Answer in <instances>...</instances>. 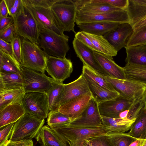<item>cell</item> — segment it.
I'll list each match as a JSON object with an SVG mask.
<instances>
[{"label": "cell", "mask_w": 146, "mask_h": 146, "mask_svg": "<svg viewBox=\"0 0 146 146\" xmlns=\"http://www.w3.org/2000/svg\"><path fill=\"white\" fill-rule=\"evenodd\" d=\"M15 123H12L0 128V146H3L10 138Z\"/></svg>", "instance_id": "obj_41"}, {"label": "cell", "mask_w": 146, "mask_h": 146, "mask_svg": "<svg viewBox=\"0 0 146 146\" xmlns=\"http://www.w3.org/2000/svg\"><path fill=\"white\" fill-rule=\"evenodd\" d=\"M136 101L127 99L120 95L113 99L98 104L101 116L119 118V113L128 109Z\"/></svg>", "instance_id": "obj_15"}, {"label": "cell", "mask_w": 146, "mask_h": 146, "mask_svg": "<svg viewBox=\"0 0 146 146\" xmlns=\"http://www.w3.org/2000/svg\"><path fill=\"white\" fill-rule=\"evenodd\" d=\"M54 131L62 146H69L68 143L65 139L60 135L55 130Z\"/></svg>", "instance_id": "obj_53"}, {"label": "cell", "mask_w": 146, "mask_h": 146, "mask_svg": "<svg viewBox=\"0 0 146 146\" xmlns=\"http://www.w3.org/2000/svg\"><path fill=\"white\" fill-rule=\"evenodd\" d=\"M25 92L23 88L0 91V110L11 104L22 105Z\"/></svg>", "instance_id": "obj_24"}, {"label": "cell", "mask_w": 146, "mask_h": 146, "mask_svg": "<svg viewBox=\"0 0 146 146\" xmlns=\"http://www.w3.org/2000/svg\"><path fill=\"white\" fill-rule=\"evenodd\" d=\"M124 47L127 54L126 65L146 64V44Z\"/></svg>", "instance_id": "obj_23"}, {"label": "cell", "mask_w": 146, "mask_h": 146, "mask_svg": "<svg viewBox=\"0 0 146 146\" xmlns=\"http://www.w3.org/2000/svg\"><path fill=\"white\" fill-rule=\"evenodd\" d=\"M50 8L64 31H72L75 34L77 10L73 0H57Z\"/></svg>", "instance_id": "obj_6"}, {"label": "cell", "mask_w": 146, "mask_h": 146, "mask_svg": "<svg viewBox=\"0 0 146 146\" xmlns=\"http://www.w3.org/2000/svg\"><path fill=\"white\" fill-rule=\"evenodd\" d=\"M3 146H34V145L31 139L18 141H12L9 140Z\"/></svg>", "instance_id": "obj_46"}, {"label": "cell", "mask_w": 146, "mask_h": 146, "mask_svg": "<svg viewBox=\"0 0 146 146\" xmlns=\"http://www.w3.org/2000/svg\"><path fill=\"white\" fill-rule=\"evenodd\" d=\"M54 129L70 142L96 137L113 132L112 129L105 127L85 128L67 126Z\"/></svg>", "instance_id": "obj_10"}, {"label": "cell", "mask_w": 146, "mask_h": 146, "mask_svg": "<svg viewBox=\"0 0 146 146\" xmlns=\"http://www.w3.org/2000/svg\"><path fill=\"white\" fill-rule=\"evenodd\" d=\"M13 18L15 34L38 45L39 31L38 24L24 1L20 11Z\"/></svg>", "instance_id": "obj_2"}, {"label": "cell", "mask_w": 146, "mask_h": 146, "mask_svg": "<svg viewBox=\"0 0 146 146\" xmlns=\"http://www.w3.org/2000/svg\"><path fill=\"white\" fill-rule=\"evenodd\" d=\"M146 44V25L133 30L126 46L129 47Z\"/></svg>", "instance_id": "obj_38"}, {"label": "cell", "mask_w": 146, "mask_h": 146, "mask_svg": "<svg viewBox=\"0 0 146 146\" xmlns=\"http://www.w3.org/2000/svg\"><path fill=\"white\" fill-rule=\"evenodd\" d=\"M135 120L102 116V124L104 127L110 128L113 132H125L130 129Z\"/></svg>", "instance_id": "obj_26"}, {"label": "cell", "mask_w": 146, "mask_h": 146, "mask_svg": "<svg viewBox=\"0 0 146 146\" xmlns=\"http://www.w3.org/2000/svg\"><path fill=\"white\" fill-rule=\"evenodd\" d=\"M15 34V25L13 23L0 31V39L8 43H11Z\"/></svg>", "instance_id": "obj_42"}, {"label": "cell", "mask_w": 146, "mask_h": 146, "mask_svg": "<svg viewBox=\"0 0 146 146\" xmlns=\"http://www.w3.org/2000/svg\"><path fill=\"white\" fill-rule=\"evenodd\" d=\"M11 43L15 57L20 64L22 59V40L20 36L15 34Z\"/></svg>", "instance_id": "obj_40"}, {"label": "cell", "mask_w": 146, "mask_h": 146, "mask_svg": "<svg viewBox=\"0 0 146 146\" xmlns=\"http://www.w3.org/2000/svg\"><path fill=\"white\" fill-rule=\"evenodd\" d=\"M66 141L69 146H100L97 137L79 140L74 142Z\"/></svg>", "instance_id": "obj_43"}, {"label": "cell", "mask_w": 146, "mask_h": 146, "mask_svg": "<svg viewBox=\"0 0 146 146\" xmlns=\"http://www.w3.org/2000/svg\"><path fill=\"white\" fill-rule=\"evenodd\" d=\"M40 146H62L54 129L43 126L35 138Z\"/></svg>", "instance_id": "obj_28"}, {"label": "cell", "mask_w": 146, "mask_h": 146, "mask_svg": "<svg viewBox=\"0 0 146 146\" xmlns=\"http://www.w3.org/2000/svg\"><path fill=\"white\" fill-rule=\"evenodd\" d=\"M92 98L90 92L64 103L60 106L58 110L69 117L72 121L80 117Z\"/></svg>", "instance_id": "obj_16"}, {"label": "cell", "mask_w": 146, "mask_h": 146, "mask_svg": "<svg viewBox=\"0 0 146 146\" xmlns=\"http://www.w3.org/2000/svg\"><path fill=\"white\" fill-rule=\"evenodd\" d=\"M23 1L38 24L57 34L65 36L64 31L56 18L50 8L32 6Z\"/></svg>", "instance_id": "obj_13"}, {"label": "cell", "mask_w": 146, "mask_h": 146, "mask_svg": "<svg viewBox=\"0 0 146 146\" xmlns=\"http://www.w3.org/2000/svg\"><path fill=\"white\" fill-rule=\"evenodd\" d=\"M101 121L98 103L92 98L80 117L72 121L68 126L85 128L104 127Z\"/></svg>", "instance_id": "obj_12"}, {"label": "cell", "mask_w": 146, "mask_h": 146, "mask_svg": "<svg viewBox=\"0 0 146 146\" xmlns=\"http://www.w3.org/2000/svg\"><path fill=\"white\" fill-rule=\"evenodd\" d=\"M120 24L108 22H97L82 23L78 25L80 31L103 36L108 32L116 28Z\"/></svg>", "instance_id": "obj_21"}, {"label": "cell", "mask_w": 146, "mask_h": 146, "mask_svg": "<svg viewBox=\"0 0 146 146\" xmlns=\"http://www.w3.org/2000/svg\"><path fill=\"white\" fill-rule=\"evenodd\" d=\"M0 49L3 50L12 58H15L11 43H8L0 39Z\"/></svg>", "instance_id": "obj_47"}, {"label": "cell", "mask_w": 146, "mask_h": 146, "mask_svg": "<svg viewBox=\"0 0 146 146\" xmlns=\"http://www.w3.org/2000/svg\"><path fill=\"white\" fill-rule=\"evenodd\" d=\"M77 10L91 13L111 12L122 9L104 4L90 3L88 0H73Z\"/></svg>", "instance_id": "obj_25"}, {"label": "cell", "mask_w": 146, "mask_h": 146, "mask_svg": "<svg viewBox=\"0 0 146 146\" xmlns=\"http://www.w3.org/2000/svg\"><path fill=\"white\" fill-rule=\"evenodd\" d=\"M128 133L137 138L146 139V108L143 107Z\"/></svg>", "instance_id": "obj_30"}, {"label": "cell", "mask_w": 146, "mask_h": 146, "mask_svg": "<svg viewBox=\"0 0 146 146\" xmlns=\"http://www.w3.org/2000/svg\"><path fill=\"white\" fill-rule=\"evenodd\" d=\"M123 68L127 79L146 85V64L125 65Z\"/></svg>", "instance_id": "obj_32"}, {"label": "cell", "mask_w": 146, "mask_h": 146, "mask_svg": "<svg viewBox=\"0 0 146 146\" xmlns=\"http://www.w3.org/2000/svg\"><path fill=\"white\" fill-rule=\"evenodd\" d=\"M25 113L21 104H10L0 110V128L15 123Z\"/></svg>", "instance_id": "obj_20"}, {"label": "cell", "mask_w": 146, "mask_h": 146, "mask_svg": "<svg viewBox=\"0 0 146 146\" xmlns=\"http://www.w3.org/2000/svg\"><path fill=\"white\" fill-rule=\"evenodd\" d=\"M72 63L65 58L47 56L46 71L55 81L63 83L69 78L73 71Z\"/></svg>", "instance_id": "obj_11"}, {"label": "cell", "mask_w": 146, "mask_h": 146, "mask_svg": "<svg viewBox=\"0 0 146 146\" xmlns=\"http://www.w3.org/2000/svg\"><path fill=\"white\" fill-rule=\"evenodd\" d=\"M25 3L32 6L50 8L57 0H23Z\"/></svg>", "instance_id": "obj_44"}, {"label": "cell", "mask_w": 146, "mask_h": 146, "mask_svg": "<svg viewBox=\"0 0 146 146\" xmlns=\"http://www.w3.org/2000/svg\"><path fill=\"white\" fill-rule=\"evenodd\" d=\"M9 12L5 0H2L0 3V17H8Z\"/></svg>", "instance_id": "obj_49"}, {"label": "cell", "mask_w": 146, "mask_h": 146, "mask_svg": "<svg viewBox=\"0 0 146 146\" xmlns=\"http://www.w3.org/2000/svg\"><path fill=\"white\" fill-rule=\"evenodd\" d=\"M20 66L15 58L0 49V72H20Z\"/></svg>", "instance_id": "obj_34"}, {"label": "cell", "mask_w": 146, "mask_h": 146, "mask_svg": "<svg viewBox=\"0 0 146 146\" xmlns=\"http://www.w3.org/2000/svg\"><path fill=\"white\" fill-rule=\"evenodd\" d=\"M22 105L26 113L38 118H46L49 112L46 94L39 92L25 93Z\"/></svg>", "instance_id": "obj_9"}, {"label": "cell", "mask_w": 146, "mask_h": 146, "mask_svg": "<svg viewBox=\"0 0 146 146\" xmlns=\"http://www.w3.org/2000/svg\"><path fill=\"white\" fill-rule=\"evenodd\" d=\"M73 47L77 56L85 65L103 76L109 77L100 66L96 60L94 51L91 50L74 38L72 42Z\"/></svg>", "instance_id": "obj_17"}, {"label": "cell", "mask_w": 146, "mask_h": 146, "mask_svg": "<svg viewBox=\"0 0 146 146\" xmlns=\"http://www.w3.org/2000/svg\"><path fill=\"white\" fill-rule=\"evenodd\" d=\"M45 120L27 113L15 123L9 140L18 141L35 138Z\"/></svg>", "instance_id": "obj_3"}, {"label": "cell", "mask_w": 146, "mask_h": 146, "mask_svg": "<svg viewBox=\"0 0 146 146\" xmlns=\"http://www.w3.org/2000/svg\"><path fill=\"white\" fill-rule=\"evenodd\" d=\"M86 80L92 98L98 104L113 99L119 96L115 91L106 90Z\"/></svg>", "instance_id": "obj_31"}, {"label": "cell", "mask_w": 146, "mask_h": 146, "mask_svg": "<svg viewBox=\"0 0 146 146\" xmlns=\"http://www.w3.org/2000/svg\"><path fill=\"white\" fill-rule=\"evenodd\" d=\"M132 28L137 22L146 16V0H128L126 9Z\"/></svg>", "instance_id": "obj_22"}, {"label": "cell", "mask_w": 146, "mask_h": 146, "mask_svg": "<svg viewBox=\"0 0 146 146\" xmlns=\"http://www.w3.org/2000/svg\"><path fill=\"white\" fill-rule=\"evenodd\" d=\"M104 77L120 96L129 100L137 101L141 99L146 89V85L131 80Z\"/></svg>", "instance_id": "obj_8"}, {"label": "cell", "mask_w": 146, "mask_h": 146, "mask_svg": "<svg viewBox=\"0 0 146 146\" xmlns=\"http://www.w3.org/2000/svg\"><path fill=\"white\" fill-rule=\"evenodd\" d=\"M143 99L144 103V107L146 108V89L144 93Z\"/></svg>", "instance_id": "obj_54"}, {"label": "cell", "mask_w": 146, "mask_h": 146, "mask_svg": "<svg viewBox=\"0 0 146 146\" xmlns=\"http://www.w3.org/2000/svg\"><path fill=\"white\" fill-rule=\"evenodd\" d=\"M143 146H146V140Z\"/></svg>", "instance_id": "obj_55"}, {"label": "cell", "mask_w": 146, "mask_h": 146, "mask_svg": "<svg viewBox=\"0 0 146 146\" xmlns=\"http://www.w3.org/2000/svg\"><path fill=\"white\" fill-rule=\"evenodd\" d=\"M64 84L54 81L48 90L46 95L50 111L58 110V103L62 92Z\"/></svg>", "instance_id": "obj_35"}, {"label": "cell", "mask_w": 146, "mask_h": 146, "mask_svg": "<svg viewBox=\"0 0 146 146\" xmlns=\"http://www.w3.org/2000/svg\"><path fill=\"white\" fill-rule=\"evenodd\" d=\"M94 54L100 66L109 77L119 79H127L123 68L117 64L113 57L96 51Z\"/></svg>", "instance_id": "obj_19"}, {"label": "cell", "mask_w": 146, "mask_h": 146, "mask_svg": "<svg viewBox=\"0 0 146 146\" xmlns=\"http://www.w3.org/2000/svg\"><path fill=\"white\" fill-rule=\"evenodd\" d=\"M20 73L23 88L25 93L39 92L46 94L55 81L44 73L39 72L20 66Z\"/></svg>", "instance_id": "obj_5"}, {"label": "cell", "mask_w": 146, "mask_h": 146, "mask_svg": "<svg viewBox=\"0 0 146 146\" xmlns=\"http://www.w3.org/2000/svg\"><path fill=\"white\" fill-rule=\"evenodd\" d=\"M39 36L38 45L47 56L65 58L69 50V37L58 35L38 24Z\"/></svg>", "instance_id": "obj_1"}, {"label": "cell", "mask_w": 146, "mask_h": 146, "mask_svg": "<svg viewBox=\"0 0 146 146\" xmlns=\"http://www.w3.org/2000/svg\"><path fill=\"white\" fill-rule=\"evenodd\" d=\"M146 139L137 138L129 146H143Z\"/></svg>", "instance_id": "obj_51"}, {"label": "cell", "mask_w": 146, "mask_h": 146, "mask_svg": "<svg viewBox=\"0 0 146 146\" xmlns=\"http://www.w3.org/2000/svg\"><path fill=\"white\" fill-rule=\"evenodd\" d=\"M82 32L91 40L97 52L112 57L117 55V52L103 36Z\"/></svg>", "instance_id": "obj_27"}, {"label": "cell", "mask_w": 146, "mask_h": 146, "mask_svg": "<svg viewBox=\"0 0 146 146\" xmlns=\"http://www.w3.org/2000/svg\"><path fill=\"white\" fill-rule=\"evenodd\" d=\"M82 74L86 80L91 83L106 90L115 91L104 76L85 65L83 66Z\"/></svg>", "instance_id": "obj_33"}, {"label": "cell", "mask_w": 146, "mask_h": 146, "mask_svg": "<svg viewBox=\"0 0 146 146\" xmlns=\"http://www.w3.org/2000/svg\"><path fill=\"white\" fill-rule=\"evenodd\" d=\"M21 54V66L44 73L47 56L38 45L27 39L23 38Z\"/></svg>", "instance_id": "obj_4"}, {"label": "cell", "mask_w": 146, "mask_h": 146, "mask_svg": "<svg viewBox=\"0 0 146 146\" xmlns=\"http://www.w3.org/2000/svg\"><path fill=\"white\" fill-rule=\"evenodd\" d=\"M146 25V16L136 23L133 27V30Z\"/></svg>", "instance_id": "obj_52"}, {"label": "cell", "mask_w": 146, "mask_h": 146, "mask_svg": "<svg viewBox=\"0 0 146 146\" xmlns=\"http://www.w3.org/2000/svg\"><path fill=\"white\" fill-rule=\"evenodd\" d=\"M106 135L97 137L100 146H112L107 139Z\"/></svg>", "instance_id": "obj_50"}, {"label": "cell", "mask_w": 146, "mask_h": 146, "mask_svg": "<svg viewBox=\"0 0 146 146\" xmlns=\"http://www.w3.org/2000/svg\"><path fill=\"white\" fill-rule=\"evenodd\" d=\"M106 136L112 146H129L137 139L125 132H111Z\"/></svg>", "instance_id": "obj_37"}, {"label": "cell", "mask_w": 146, "mask_h": 146, "mask_svg": "<svg viewBox=\"0 0 146 146\" xmlns=\"http://www.w3.org/2000/svg\"><path fill=\"white\" fill-rule=\"evenodd\" d=\"M9 12V15L13 18L19 13L23 5V0H5Z\"/></svg>", "instance_id": "obj_39"}, {"label": "cell", "mask_w": 146, "mask_h": 146, "mask_svg": "<svg viewBox=\"0 0 146 146\" xmlns=\"http://www.w3.org/2000/svg\"><path fill=\"white\" fill-rule=\"evenodd\" d=\"M14 22L13 18L12 17H0V31L8 27Z\"/></svg>", "instance_id": "obj_48"}, {"label": "cell", "mask_w": 146, "mask_h": 146, "mask_svg": "<svg viewBox=\"0 0 146 146\" xmlns=\"http://www.w3.org/2000/svg\"><path fill=\"white\" fill-rule=\"evenodd\" d=\"M23 88L20 72H0V91L17 88Z\"/></svg>", "instance_id": "obj_29"}, {"label": "cell", "mask_w": 146, "mask_h": 146, "mask_svg": "<svg viewBox=\"0 0 146 146\" xmlns=\"http://www.w3.org/2000/svg\"><path fill=\"white\" fill-rule=\"evenodd\" d=\"M90 92L87 81L82 74L74 81L64 84L63 89L57 104L58 110L60 106L64 103Z\"/></svg>", "instance_id": "obj_14"}, {"label": "cell", "mask_w": 146, "mask_h": 146, "mask_svg": "<svg viewBox=\"0 0 146 146\" xmlns=\"http://www.w3.org/2000/svg\"><path fill=\"white\" fill-rule=\"evenodd\" d=\"M97 22L130 24V20L126 9L102 13L88 12L77 10L76 23L77 25L82 23Z\"/></svg>", "instance_id": "obj_7"}, {"label": "cell", "mask_w": 146, "mask_h": 146, "mask_svg": "<svg viewBox=\"0 0 146 146\" xmlns=\"http://www.w3.org/2000/svg\"><path fill=\"white\" fill-rule=\"evenodd\" d=\"M75 38L78 40L84 45L93 50L97 52L96 48L91 40L85 36L82 32L80 31L76 33L75 34Z\"/></svg>", "instance_id": "obj_45"}, {"label": "cell", "mask_w": 146, "mask_h": 146, "mask_svg": "<svg viewBox=\"0 0 146 146\" xmlns=\"http://www.w3.org/2000/svg\"><path fill=\"white\" fill-rule=\"evenodd\" d=\"M133 29L128 23L120 24L116 28L103 36L117 52L126 45Z\"/></svg>", "instance_id": "obj_18"}, {"label": "cell", "mask_w": 146, "mask_h": 146, "mask_svg": "<svg viewBox=\"0 0 146 146\" xmlns=\"http://www.w3.org/2000/svg\"><path fill=\"white\" fill-rule=\"evenodd\" d=\"M47 117V124L53 129L68 126L72 121L69 117L58 110L50 111Z\"/></svg>", "instance_id": "obj_36"}]
</instances>
